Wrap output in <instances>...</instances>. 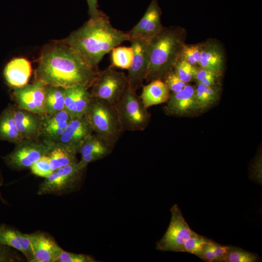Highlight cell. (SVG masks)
Instances as JSON below:
<instances>
[{"mask_svg": "<svg viewBox=\"0 0 262 262\" xmlns=\"http://www.w3.org/2000/svg\"><path fill=\"white\" fill-rule=\"evenodd\" d=\"M88 64L68 44L54 41L42 49L35 70V82L65 88L83 85L88 89L99 72Z\"/></svg>", "mask_w": 262, "mask_h": 262, "instance_id": "cell-1", "label": "cell"}, {"mask_svg": "<svg viewBox=\"0 0 262 262\" xmlns=\"http://www.w3.org/2000/svg\"><path fill=\"white\" fill-rule=\"evenodd\" d=\"M70 45L90 66L96 69L103 57L115 47L129 41L127 32L113 26L102 11L98 16L90 17L78 29L62 39Z\"/></svg>", "mask_w": 262, "mask_h": 262, "instance_id": "cell-2", "label": "cell"}, {"mask_svg": "<svg viewBox=\"0 0 262 262\" xmlns=\"http://www.w3.org/2000/svg\"><path fill=\"white\" fill-rule=\"evenodd\" d=\"M187 31L180 26L164 27L148 43L149 65L146 81L163 80L173 69L185 43Z\"/></svg>", "mask_w": 262, "mask_h": 262, "instance_id": "cell-3", "label": "cell"}, {"mask_svg": "<svg viewBox=\"0 0 262 262\" xmlns=\"http://www.w3.org/2000/svg\"><path fill=\"white\" fill-rule=\"evenodd\" d=\"M84 116L93 132L114 147L123 132L115 105L92 97Z\"/></svg>", "mask_w": 262, "mask_h": 262, "instance_id": "cell-4", "label": "cell"}, {"mask_svg": "<svg viewBox=\"0 0 262 262\" xmlns=\"http://www.w3.org/2000/svg\"><path fill=\"white\" fill-rule=\"evenodd\" d=\"M115 106L123 131H143L148 126L151 114L136 92L128 87Z\"/></svg>", "mask_w": 262, "mask_h": 262, "instance_id": "cell-5", "label": "cell"}, {"mask_svg": "<svg viewBox=\"0 0 262 262\" xmlns=\"http://www.w3.org/2000/svg\"><path fill=\"white\" fill-rule=\"evenodd\" d=\"M78 162L53 171L40 183L37 194L62 196L77 190L81 186L86 168L81 167Z\"/></svg>", "mask_w": 262, "mask_h": 262, "instance_id": "cell-6", "label": "cell"}, {"mask_svg": "<svg viewBox=\"0 0 262 262\" xmlns=\"http://www.w3.org/2000/svg\"><path fill=\"white\" fill-rule=\"evenodd\" d=\"M128 87L127 75L111 65L99 71L89 90L92 97L115 105Z\"/></svg>", "mask_w": 262, "mask_h": 262, "instance_id": "cell-7", "label": "cell"}, {"mask_svg": "<svg viewBox=\"0 0 262 262\" xmlns=\"http://www.w3.org/2000/svg\"><path fill=\"white\" fill-rule=\"evenodd\" d=\"M15 145L14 149L2 158L9 168L21 171L30 169L33 163L47 155L53 144L43 140L23 139Z\"/></svg>", "mask_w": 262, "mask_h": 262, "instance_id": "cell-8", "label": "cell"}, {"mask_svg": "<svg viewBox=\"0 0 262 262\" xmlns=\"http://www.w3.org/2000/svg\"><path fill=\"white\" fill-rule=\"evenodd\" d=\"M171 217L168 227L157 242L156 249L162 251L182 252L184 244L193 231L184 219L177 204L170 209Z\"/></svg>", "mask_w": 262, "mask_h": 262, "instance_id": "cell-9", "label": "cell"}, {"mask_svg": "<svg viewBox=\"0 0 262 262\" xmlns=\"http://www.w3.org/2000/svg\"><path fill=\"white\" fill-rule=\"evenodd\" d=\"M46 85L40 82L15 88L12 97L18 107L41 115L46 114Z\"/></svg>", "mask_w": 262, "mask_h": 262, "instance_id": "cell-10", "label": "cell"}, {"mask_svg": "<svg viewBox=\"0 0 262 262\" xmlns=\"http://www.w3.org/2000/svg\"><path fill=\"white\" fill-rule=\"evenodd\" d=\"M164 107L166 115L177 117H191L201 113L195 95V86L187 84L180 92L170 93Z\"/></svg>", "mask_w": 262, "mask_h": 262, "instance_id": "cell-11", "label": "cell"}, {"mask_svg": "<svg viewBox=\"0 0 262 262\" xmlns=\"http://www.w3.org/2000/svg\"><path fill=\"white\" fill-rule=\"evenodd\" d=\"M133 51L132 61L127 75L128 87L134 92L143 86L149 65L148 43L140 39L129 41Z\"/></svg>", "mask_w": 262, "mask_h": 262, "instance_id": "cell-12", "label": "cell"}, {"mask_svg": "<svg viewBox=\"0 0 262 262\" xmlns=\"http://www.w3.org/2000/svg\"><path fill=\"white\" fill-rule=\"evenodd\" d=\"M161 15L158 0H151L141 19L127 32L130 40L140 39L148 43L164 28L161 22Z\"/></svg>", "mask_w": 262, "mask_h": 262, "instance_id": "cell-13", "label": "cell"}, {"mask_svg": "<svg viewBox=\"0 0 262 262\" xmlns=\"http://www.w3.org/2000/svg\"><path fill=\"white\" fill-rule=\"evenodd\" d=\"M225 65V50L222 43L214 38L203 42L198 67L222 75Z\"/></svg>", "mask_w": 262, "mask_h": 262, "instance_id": "cell-14", "label": "cell"}, {"mask_svg": "<svg viewBox=\"0 0 262 262\" xmlns=\"http://www.w3.org/2000/svg\"><path fill=\"white\" fill-rule=\"evenodd\" d=\"M28 234L32 246L33 262H56L63 249L51 237L42 232Z\"/></svg>", "mask_w": 262, "mask_h": 262, "instance_id": "cell-15", "label": "cell"}, {"mask_svg": "<svg viewBox=\"0 0 262 262\" xmlns=\"http://www.w3.org/2000/svg\"><path fill=\"white\" fill-rule=\"evenodd\" d=\"M92 133L84 116L72 118L56 143L78 153L85 139Z\"/></svg>", "mask_w": 262, "mask_h": 262, "instance_id": "cell-16", "label": "cell"}, {"mask_svg": "<svg viewBox=\"0 0 262 262\" xmlns=\"http://www.w3.org/2000/svg\"><path fill=\"white\" fill-rule=\"evenodd\" d=\"M65 110L53 114L43 115L41 128V140L56 143L72 119Z\"/></svg>", "mask_w": 262, "mask_h": 262, "instance_id": "cell-17", "label": "cell"}, {"mask_svg": "<svg viewBox=\"0 0 262 262\" xmlns=\"http://www.w3.org/2000/svg\"><path fill=\"white\" fill-rule=\"evenodd\" d=\"M14 117L17 129L23 139L41 140L43 115L20 108L14 105Z\"/></svg>", "mask_w": 262, "mask_h": 262, "instance_id": "cell-18", "label": "cell"}, {"mask_svg": "<svg viewBox=\"0 0 262 262\" xmlns=\"http://www.w3.org/2000/svg\"><path fill=\"white\" fill-rule=\"evenodd\" d=\"M92 96L89 89L83 85L66 88L65 110L72 118L84 116Z\"/></svg>", "mask_w": 262, "mask_h": 262, "instance_id": "cell-19", "label": "cell"}, {"mask_svg": "<svg viewBox=\"0 0 262 262\" xmlns=\"http://www.w3.org/2000/svg\"><path fill=\"white\" fill-rule=\"evenodd\" d=\"M32 73L30 62L24 58L12 60L5 66L3 75L7 84L13 89L28 84Z\"/></svg>", "mask_w": 262, "mask_h": 262, "instance_id": "cell-20", "label": "cell"}, {"mask_svg": "<svg viewBox=\"0 0 262 262\" xmlns=\"http://www.w3.org/2000/svg\"><path fill=\"white\" fill-rule=\"evenodd\" d=\"M140 96L146 108L166 103L169 99L170 91L162 80H153L142 86Z\"/></svg>", "mask_w": 262, "mask_h": 262, "instance_id": "cell-21", "label": "cell"}, {"mask_svg": "<svg viewBox=\"0 0 262 262\" xmlns=\"http://www.w3.org/2000/svg\"><path fill=\"white\" fill-rule=\"evenodd\" d=\"M14 108V105L9 103L0 114V141L16 144L23 139L16 127Z\"/></svg>", "mask_w": 262, "mask_h": 262, "instance_id": "cell-22", "label": "cell"}, {"mask_svg": "<svg viewBox=\"0 0 262 262\" xmlns=\"http://www.w3.org/2000/svg\"><path fill=\"white\" fill-rule=\"evenodd\" d=\"M195 89L201 113L212 108L220 99L222 90L221 84L207 86L196 83Z\"/></svg>", "mask_w": 262, "mask_h": 262, "instance_id": "cell-23", "label": "cell"}, {"mask_svg": "<svg viewBox=\"0 0 262 262\" xmlns=\"http://www.w3.org/2000/svg\"><path fill=\"white\" fill-rule=\"evenodd\" d=\"M76 152L58 143L52 146L47 155L49 158L52 171L78 162Z\"/></svg>", "mask_w": 262, "mask_h": 262, "instance_id": "cell-24", "label": "cell"}, {"mask_svg": "<svg viewBox=\"0 0 262 262\" xmlns=\"http://www.w3.org/2000/svg\"><path fill=\"white\" fill-rule=\"evenodd\" d=\"M65 88L52 85L46 86V114H53L65 110Z\"/></svg>", "mask_w": 262, "mask_h": 262, "instance_id": "cell-25", "label": "cell"}, {"mask_svg": "<svg viewBox=\"0 0 262 262\" xmlns=\"http://www.w3.org/2000/svg\"><path fill=\"white\" fill-rule=\"evenodd\" d=\"M113 148L99 136L92 133L85 139L79 153L81 156L93 153H101L107 156L112 152Z\"/></svg>", "mask_w": 262, "mask_h": 262, "instance_id": "cell-26", "label": "cell"}, {"mask_svg": "<svg viewBox=\"0 0 262 262\" xmlns=\"http://www.w3.org/2000/svg\"><path fill=\"white\" fill-rule=\"evenodd\" d=\"M133 57L132 47L116 46L111 51V66L129 70Z\"/></svg>", "mask_w": 262, "mask_h": 262, "instance_id": "cell-27", "label": "cell"}, {"mask_svg": "<svg viewBox=\"0 0 262 262\" xmlns=\"http://www.w3.org/2000/svg\"><path fill=\"white\" fill-rule=\"evenodd\" d=\"M0 244L21 252L19 230L9 225L0 224Z\"/></svg>", "mask_w": 262, "mask_h": 262, "instance_id": "cell-28", "label": "cell"}, {"mask_svg": "<svg viewBox=\"0 0 262 262\" xmlns=\"http://www.w3.org/2000/svg\"><path fill=\"white\" fill-rule=\"evenodd\" d=\"M259 256L240 247L229 246L228 252L223 262H255L259 260Z\"/></svg>", "mask_w": 262, "mask_h": 262, "instance_id": "cell-29", "label": "cell"}, {"mask_svg": "<svg viewBox=\"0 0 262 262\" xmlns=\"http://www.w3.org/2000/svg\"><path fill=\"white\" fill-rule=\"evenodd\" d=\"M203 42L187 44H184L181 49L179 59L189 64L198 66Z\"/></svg>", "mask_w": 262, "mask_h": 262, "instance_id": "cell-30", "label": "cell"}, {"mask_svg": "<svg viewBox=\"0 0 262 262\" xmlns=\"http://www.w3.org/2000/svg\"><path fill=\"white\" fill-rule=\"evenodd\" d=\"M211 240L194 231L185 241L182 252L191 253L200 258L203 245Z\"/></svg>", "mask_w": 262, "mask_h": 262, "instance_id": "cell-31", "label": "cell"}, {"mask_svg": "<svg viewBox=\"0 0 262 262\" xmlns=\"http://www.w3.org/2000/svg\"><path fill=\"white\" fill-rule=\"evenodd\" d=\"M198 67L179 59L173 69L180 79L188 84L195 81Z\"/></svg>", "mask_w": 262, "mask_h": 262, "instance_id": "cell-32", "label": "cell"}, {"mask_svg": "<svg viewBox=\"0 0 262 262\" xmlns=\"http://www.w3.org/2000/svg\"><path fill=\"white\" fill-rule=\"evenodd\" d=\"M222 75L208 69L198 67L195 81L207 86H213L220 83Z\"/></svg>", "mask_w": 262, "mask_h": 262, "instance_id": "cell-33", "label": "cell"}, {"mask_svg": "<svg viewBox=\"0 0 262 262\" xmlns=\"http://www.w3.org/2000/svg\"><path fill=\"white\" fill-rule=\"evenodd\" d=\"M30 169L33 175L44 179L49 176L53 172L47 155L42 156L33 163Z\"/></svg>", "mask_w": 262, "mask_h": 262, "instance_id": "cell-34", "label": "cell"}, {"mask_svg": "<svg viewBox=\"0 0 262 262\" xmlns=\"http://www.w3.org/2000/svg\"><path fill=\"white\" fill-rule=\"evenodd\" d=\"M170 93H177L181 91L187 84L181 81L174 69L170 70L162 80Z\"/></svg>", "mask_w": 262, "mask_h": 262, "instance_id": "cell-35", "label": "cell"}, {"mask_svg": "<svg viewBox=\"0 0 262 262\" xmlns=\"http://www.w3.org/2000/svg\"><path fill=\"white\" fill-rule=\"evenodd\" d=\"M92 256L86 254H77L62 250L56 262H95Z\"/></svg>", "mask_w": 262, "mask_h": 262, "instance_id": "cell-36", "label": "cell"}, {"mask_svg": "<svg viewBox=\"0 0 262 262\" xmlns=\"http://www.w3.org/2000/svg\"><path fill=\"white\" fill-rule=\"evenodd\" d=\"M19 236L21 252L28 262H33L34 258L32 246L28 234L19 231Z\"/></svg>", "mask_w": 262, "mask_h": 262, "instance_id": "cell-37", "label": "cell"}, {"mask_svg": "<svg viewBox=\"0 0 262 262\" xmlns=\"http://www.w3.org/2000/svg\"><path fill=\"white\" fill-rule=\"evenodd\" d=\"M22 260L14 249L0 244V262H17Z\"/></svg>", "mask_w": 262, "mask_h": 262, "instance_id": "cell-38", "label": "cell"}, {"mask_svg": "<svg viewBox=\"0 0 262 262\" xmlns=\"http://www.w3.org/2000/svg\"><path fill=\"white\" fill-rule=\"evenodd\" d=\"M250 177L256 182H262V153L261 152L256 156L251 165Z\"/></svg>", "mask_w": 262, "mask_h": 262, "instance_id": "cell-39", "label": "cell"}, {"mask_svg": "<svg viewBox=\"0 0 262 262\" xmlns=\"http://www.w3.org/2000/svg\"><path fill=\"white\" fill-rule=\"evenodd\" d=\"M211 245L215 256L216 262H223L228 252L229 246L222 245L213 240L212 241Z\"/></svg>", "mask_w": 262, "mask_h": 262, "instance_id": "cell-40", "label": "cell"}, {"mask_svg": "<svg viewBox=\"0 0 262 262\" xmlns=\"http://www.w3.org/2000/svg\"><path fill=\"white\" fill-rule=\"evenodd\" d=\"M106 157L101 153H93L81 156V160L78 161V164L82 168H86L87 165L95 161L102 159Z\"/></svg>", "mask_w": 262, "mask_h": 262, "instance_id": "cell-41", "label": "cell"}, {"mask_svg": "<svg viewBox=\"0 0 262 262\" xmlns=\"http://www.w3.org/2000/svg\"><path fill=\"white\" fill-rule=\"evenodd\" d=\"M213 240L205 244L202 247L200 259L207 262H216L215 256L211 246V242Z\"/></svg>", "mask_w": 262, "mask_h": 262, "instance_id": "cell-42", "label": "cell"}, {"mask_svg": "<svg viewBox=\"0 0 262 262\" xmlns=\"http://www.w3.org/2000/svg\"><path fill=\"white\" fill-rule=\"evenodd\" d=\"M86 1L90 17H95L99 15L102 11L98 9V0H86Z\"/></svg>", "mask_w": 262, "mask_h": 262, "instance_id": "cell-43", "label": "cell"}, {"mask_svg": "<svg viewBox=\"0 0 262 262\" xmlns=\"http://www.w3.org/2000/svg\"><path fill=\"white\" fill-rule=\"evenodd\" d=\"M3 184H4V179H3L1 171L0 170V188L3 185ZM0 201L4 203H6L5 200L4 199V198L2 196V194L0 191Z\"/></svg>", "mask_w": 262, "mask_h": 262, "instance_id": "cell-44", "label": "cell"}]
</instances>
